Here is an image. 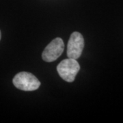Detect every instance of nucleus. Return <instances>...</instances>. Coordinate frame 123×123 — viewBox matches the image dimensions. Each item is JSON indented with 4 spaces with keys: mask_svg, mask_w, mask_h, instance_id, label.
I'll return each instance as SVG.
<instances>
[{
    "mask_svg": "<svg viewBox=\"0 0 123 123\" xmlns=\"http://www.w3.org/2000/svg\"><path fill=\"white\" fill-rule=\"evenodd\" d=\"M80 70V66L75 59H65L57 65L58 74L62 79L67 82L74 81L75 77Z\"/></svg>",
    "mask_w": 123,
    "mask_h": 123,
    "instance_id": "2",
    "label": "nucleus"
},
{
    "mask_svg": "<svg viewBox=\"0 0 123 123\" xmlns=\"http://www.w3.org/2000/svg\"><path fill=\"white\" fill-rule=\"evenodd\" d=\"M13 84L19 90L23 91H34L40 86V82L33 74L27 72H21L14 77Z\"/></svg>",
    "mask_w": 123,
    "mask_h": 123,
    "instance_id": "1",
    "label": "nucleus"
},
{
    "mask_svg": "<svg viewBox=\"0 0 123 123\" xmlns=\"http://www.w3.org/2000/svg\"><path fill=\"white\" fill-rule=\"evenodd\" d=\"M64 49V43L60 38L53 39L45 47L42 54L43 60L51 62L56 60L63 53Z\"/></svg>",
    "mask_w": 123,
    "mask_h": 123,
    "instance_id": "4",
    "label": "nucleus"
},
{
    "mask_svg": "<svg viewBox=\"0 0 123 123\" xmlns=\"http://www.w3.org/2000/svg\"><path fill=\"white\" fill-rule=\"evenodd\" d=\"M84 47V39L79 32L75 31L70 35L67 45L66 54L69 58L78 59L83 51Z\"/></svg>",
    "mask_w": 123,
    "mask_h": 123,
    "instance_id": "3",
    "label": "nucleus"
},
{
    "mask_svg": "<svg viewBox=\"0 0 123 123\" xmlns=\"http://www.w3.org/2000/svg\"><path fill=\"white\" fill-rule=\"evenodd\" d=\"M1 31H0V40H1Z\"/></svg>",
    "mask_w": 123,
    "mask_h": 123,
    "instance_id": "5",
    "label": "nucleus"
}]
</instances>
